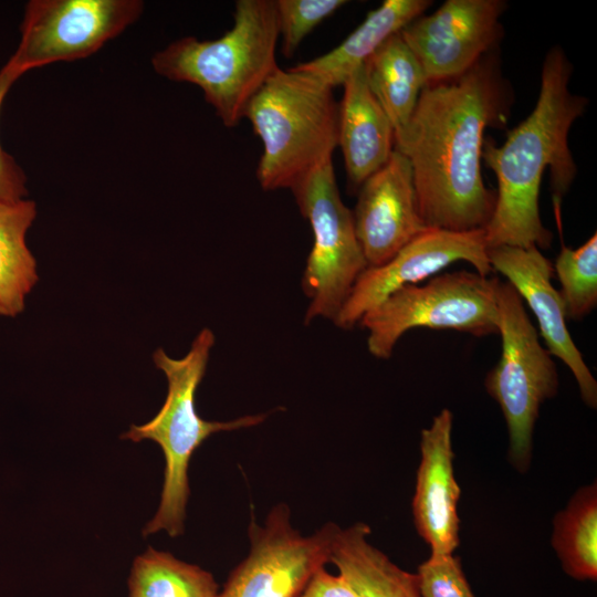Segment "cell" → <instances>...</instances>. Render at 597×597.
Returning <instances> with one entry per match:
<instances>
[{
  "mask_svg": "<svg viewBox=\"0 0 597 597\" xmlns=\"http://www.w3.org/2000/svg\"><path fill=\"white\" fill-rule=\"evenodd\" d=\"M459 261L470 263L478 273L492 272L484 230L450 231L428 228L391 259L367 266L358 276L334 324L349 329L395 291L416 285Z\"/></svg>",
  "mask_w": 597,
  "mask_h": 597,
  "instance_id": "8fae6325",
  "label": "cell"
},
{
  "mask_svg": "<svg viewBox=\"0 0 597 597\" xmlns=\"http://www.w3.org/2000/svg\"><path fill=\"white\" fill-rule=\"evenodd\" d=\"M21 76L7 63L0 69V111L8 92ZM28 193L23 169L0 143V200H19Z\"/></svg>",
  "mask_w": 597,
  "mask_h": 597,
  "instance_id": "484cf974",
  "label": "cell"
},
{
  "mask_svg": "<svg viewBox=\"0 0 597 597\" xmlns=\"http://www.w3.org/2000/svg\"><path fill=\"white\" fill-rule=\"evenodd\" d=\"M139 0H31L20 41L6 62L21 75L56 62L85 59L136 22Z\"/></svg>",
  "mask_w": 597,
  "mask_h": 597,
  "instance_id": "9c48e42d",
  "label": "cell"
},
{
  "mask_svg": "<svg viewBox=\"0 0 597 597\" xmlns=\"http://www.w3.org/2000/svg\"><path fill=\"white\" fill-rule=\"evenodd\" d=\"M333 90L314 75L277 66L251 98L243 117L262 142L256 178L263 190H291L332 159L339 108Z\"/></svg>",
  "mask_w": 597,
  "mask_h": 597,
  "instance_id": "277c9868",
  "label": "cell"
},
{
  "mask_svg": "<svg viewBox=\"0 0 597 597\" xmlns=\"http://www.w3.org/2000/svg\"><path fill=\"white\" fill-rule=\"evenodd\" d=\"M498 306L502 352L484 386L507 426L509 460L519 472H525L532 461L533 432L541 406L557 394L558 374L524 302L506 281H499Z\"/></svg>",
  "mask_w": 597,
  "mask_h": 597,
  "instance_id": "52a82bcc",
  "label": "cell"
},
{
  "mask_svg": "<svg viewBox=\"0 0 597 597\" xmlns=\"http://www.w3.org/2000/svg\"><path fill=\"white\" fill-rule=\"evenodd\" d=\"M452 412L444 408L421 431V459L412 499L418 534L431 554H453L460 543L458 502L461 490L454 476Z\"/></svg>",
  "mask_w": 597,
  "mask_h": 597,
  "instance_id": "9a60e30c",
  "label": "cell"
},
{
  "mask_svg": "<svg viewBox=\"0 0 597 597\" xmlns=\"http://www.w3.org/2000/svg\"><path fill=\"white\" fill-rule=\"evenodd\" d=\"M36 217L31 199L0 200V316L15 317L39 276L27 232Z\"/></svg>",
  "mask_w": 597,
  "mask_h": 597,
  "instance_id": "ffe728a7",
  "label": "cell"
},
{
  "mask_svg": "<svg viewBox=\"0 0 597 597\" xmlns=\"http://www.w3.org/2000/svg\"><path fill=\"white\" fill-rule=\"evenodd\" d=\"M345 3L344 0H275L284 56L291 57L317 24Z\"/></svg>",
  "mask_w": 597,
  "mask_h": 597,
  "instance_id": "cb8c5ba5",
  "label": "cell"
},
{
  "mask_svg": "<svg viewBox=\"0 0 597 597\" xmlns=\"http://www.w3.org/2000/svg\"><path fill=\"white\" fill-rule=\"evenodd\" d=\"M333 523L304 536L277 504L263 525L249 526L250 552L230 573L218 597H300L312 575L328 563Z\"/></svg>",
  "mask_w": 597,
  "mask_h": 597,
  "instance_id": "30bf717a",
  "label": "cell"
},
{
  "mask_svg": "<svg viewBox=\"0 0 597 597\" xmlns=\"http://www.w3.org/2000/svg\"><path fill=\"white\" fill-rule=\"evenodd\" d=\"M498 284L499 279L463 270L395 291L358 323L368 332V352L379 359L390 358L399 338L416 327L475 337L499 334Z\"/></svg>",
  "mask_w": 597,
  "mask_h": 597,
  "instance_id": "8992f818",
  "label": "cell"
},
{
  "mask_svg": "<svg viewBox=\"0 0 597 597\" xmlns=\"http://www.w3.org/2000/svg\"><path fill=\"white\" fill-rule=\"evenodd\" d=\"M510 93L496 60L422 88L395 149L410 163L419 214L428 228L484 230L495 206L481 174L483 135L505 124Z\"/></svg>",
  "mask_w": 597,
  "mask_h": 597,
  "instance_id": "6da1fadb",
  "label": "cell"
},
{
  "mask_svg": "<svg viewBox=\"0 0 597 597\" xmlns=\"http://www.w3.org/2000/svg\"><path fill=\"white\" fill-rule=\"evenodd\" d=\"M300 597H360L341 574L333 575L318 568L310 578Z\"/></svg>",
  "mask_w": 597,
  "mask_h": 597,
  "instance_id": "4316f807",
  "label": "cell"
},
{
  "mask_svg": "<svg viewBox=\"0 0 597 597\" xmlns=\"http://www.w3.org/2000/svg\"><path fill=\"white\" fill-rule=\"evenodd\" d=\"M572 71L564 51L552 49L543 64L540 94L532 113L507 133L501 146L483 144L482 159L498 179L494 211L484 228L488 249H547L552 243L553 234L540 216L543 172L549 167L558 222L561 201L576 176L568 133L587 104L569 91Z\"/></svg>",
  "mask_w": 597,
  "mask_h": 597,
  "instance_id": "7a4b0ae2",
  "label": "cell"
},
{
  "mask_svg": "<svg viewBox=\"0 0 597 597\" xmlns=\"http://www.w3.org/2000/svg\"><path fill=\"white\" fill-rule=\"evenodd\" d=\"M211 573L168 552L148 547L134 559L128 597H218Z\"/></svg>",
  "mask_w": 597,
  "mask_h": 597,
  "instance_id": "7402d4cb",
  "label": "cell"
},
{
  "mask_svg": "<svg viewBox=\"0 0 597 597\" xmlns=\"http://www.w3.org/2000/svg\"><path fill=\"white\" fill-rule=\"evenodd\" d=\"M368 86L392 124L395 136L408 124L428 83L400 32L387 39L365 62Z\"/></svg>",
  "mask_w": 597,
  "mask_h": 597,
  "instance_id": "d6986e66",
  "label": "cell"
},
{
  "mask_svg": "<svg viewBox=\"0 0 597 597\" xmlns=\"http://www.w3.org/2000/svg\"><path fill=\"white\" fill-rule=\"evenodd\" d=\"M279 38L275 0H238L233 25L222 36L175 40L154 54L151 65L160 76L200 87L222 124L231 128L277 67Z\"/></svg>",
  "mask_w": 597,
  "mask_h": 597,
  "instance_id": "3957f363",
  "label": "cell"
},
{
  "mask_svg": "<svg viewBox=\"0 0 597 597\" xmlns=\"http://www.w3.org/2000/svg\"><path fill=\"white\" fill-rule=\"evenodd\" d=\"M504 9L505 2L500 0H448L433 13L409 22L400 34L428 83L450 80L493 49Z\"/></svg>",
  "mask_w": 597,
  "mask_h": 597,
  "instance_id": "7c38bea8",
  "label": "cell"
},
{
  "mask_svg": "<svg viewBox=\"0 0 597 597\" xmlns=\"http://www.w3.org/2000/svg\"><path fill=\"white\" fill-rule=\"evenodd\" d=\"M370 527L357 522L333 524L328 563H333L360 597H421L416 574L409 573L370 544Z\"/></svg>",
  "mask_w": 597,
  "mask_h": 597,
  "instance_id": "e0dca14e",
  "label": "cell"
},
{
  "mask_svg": "<svg viewBox=\"0 0 597 597\" xmlns=\"http://www.w3.org/2000/svg\"><path fill=\"white\" fill-rule=\"evenodd\" d=\"M428 0H385L336 48L294 69L314 75L331 87L346 80L391 35L422 15Z\"/></svg>",
  "mask_w": 597,
  "mask_h": 597,
  "instance_id": "ac0fdd59",
  "label": "cell"
},
{
  "mask_svg": "<svg viewBox=\"0 0 597 597\" xmlns=\"http://www.w3.org/2000/svg\"><path fill=\"white\" fill-rule=\"evenodd\" d=\"M213 332L202 328L181 358L170 357L163 348L153 353L155 366L168 383L166 399L159 411L146 423L132 425L122 439L134 442L151 440L158 443L165 457L164 484L155 516L143 534L165 531L176 537L184 532L186 505L189 496L188 468L193 452L211 434L250 428L264 421L266 415H248L229 421H210L196 409V392L206 374Z\"/></svg>",
  "mask_w": 597,
  "mask_h": 597,
  "instance_id": "5b68a950",
  "label": "cell"
},
{
  "mask_svg": "<svg viewBox=\"0 0 597 597\" xmlns=\"http://www.w3.org/2000/svg\"><path fill=\"white\" fill-rule=\"evenodd\" d=\"M416 575L421 597H474L453 554H431Z\"/></svg>",
  "mask_w": 597,
  "mask_h": 597,
  "instance_id": "d4e9b609",
  "label": "cell"
},
{
  "mask_svg": "<svg viewBox=\"0 0 597 597\" xmlns=\"http://www.w3.org/2000/svg\"><path fill=\"white\" fill-rule=\"evenodd\" d=\"M343 86L337 146L342 149L349 184L360 187L389 159L395 149V130L368 86L365 64Z\"/></svg>",
  "mask_w": 597,
  "mask_h": 597,
  "instance_id": "2e32d148",
  "label": "cell"
},
{
  "mask_svg": "<svg viewBox=\"0 0 597 597\" xmlns=\"http://www.w3.org/2000/svg\"><path fill=\"white\" fill-rule=\"evenodd\" d=\"M352 212L368 266L387 262L428 229L419 214L410 163L396 149L362 184Z\"/></svg>",
  "mask_w": 597,
  "mask_h": 597,
  "instance_id": "4fadbf2b",
  "label": "cell"
},
{
  "mask_svg": "<svg viewBox=\"0 0 597 597\" xmlns=\"http://www.w3.org/2000/svg\"><path fill=\"white\" fill-rule=\"evenodd\" d=\"M492 270L506 277L523 302L530 306L547 352L561 359L574 375L583 401L597 406V381L586 365L567 328L558 291L552 284L553 264L537 247L501 245L488 249Z\"/></svg>",
  "mask_w": 597,
  "mask_h": 597,
  "instance_id": "5bb4252c",
  "label": "cell"
},
{
  "mask_svg": "<svg viewBox=\"0 0 597 597\" xmlns=\"http://www.w3.org/2000/svg\"><path fill=\"white\" fill-rule=\"evenodd\" d=\"M552 546L565 573L578 580L597 578V485L579 488L553 521Z\"/></svg>",
  "mask_w": 597,
  "mask_h": 597,
  "instance_id": "44dd1931",
  "label": "cell"
},
{
  "mask_svg": "<svg viewBox=\"0 0 597 597\" xmlns=\"http://www.w3.org/2000/svg\"><path fill=\"white\" fill-rule=\"evenodd\" d=\"M291 190L313 232L302 279L303 291L310 298L304 322L308 324L318 317L334 322L368 264L356 235L353 212L341 199L333 159L316 167Z\"/></svg>",
  "mask_w": 597,
  "mask_h": 597,
  "instance_id": "ba28073f",
  "label": "cell"
},
{
  "mask_svg": "<svg viewBox=\"0 0 597 597\" xmlns=\"http://www.w3.org/2000/svg\"><path fill=\"white\" fill-rule=\"evenodd\" d=\"M566 318L583 320L597 305V235L579 248L562 245L553 265Z\"/></svg>",
  "mask_w": 597,
  "mask_h": 597,
  "instance_id": "603a6c76",
  "label": "cell"
}]
</instances>
